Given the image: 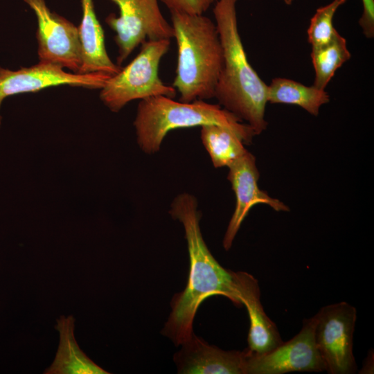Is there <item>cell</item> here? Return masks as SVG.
Returning a JSON list of instances; mask_svg holds the SVG:
<instances>
[{"label":"cell","instance_id":"obj_1","mask_svg":"<svg viewBox=\"0 0 374 374\" xmlns=\"http://www.w3.org/2000/svg\"><path fill=\"white\" fill-rule=\"evenodd\" d=\"M170 213L185 231L190 259V270L184 290L176 294L171 302L172 311L162 330L176 346L187 341L193 335V325L201 303L208 297L221 295L237 305H242L234 271L223 268L208 249L201 233V215L196 198L181 193L173 200Z\"/></svg>","mask_w":374,"mask_h":374},{"label":"cell","instance_id":"obj_2","mask_svg":"<svg viewBox=\"0 0 374 374\" xmlns=\"http://www.w3.org/2000/svg\"><path fill=\"white\" fill-rule=\"evenodd\" d=\"M236 1L217 0L213 10L224 57L214 98L257 135L267 127L265 118L267 84L247 57L238 27Z\"/></svg>","mask_w":374,"mask_h":374},{"label":"cell","instance_id":"obj_3","mask_svg":"<svg viewBox=\"0 0 374 374\" xmlns=\"http://www.w3.org/2000/svg\"><path fill=\"white\" fill-rule=\"evenodd\" d=\"M170 13L178 50L172 87L179 101L214 98L224 62L215 23L204 15Z\"/></svg>","mask_w":374,"mask_h":374},{"label":"cell","instance_id":"obj_4","mask_svg":"<svg viewBox=\"0 0 374 374\" xmlns=\"http://www.w3.org/2000/svg\"><path fill=\"white\" fill-rule=\"evenodd\" d=\"M216 125L234 132L244 144L256 135L253 129L219 104L204 100L185 103L158 96L141 100L134 121L137 143L146 154L157 152L173 130Z\"/></svg>","mask_w":374,"mask_h":374},{"label":"cell","instance_id":"obj_5","mask_svg":"<svg viewBox=\"0 0 374 374\" xmlns=\"http://www.w3.org/2000/svg\"><path fill=\"white\" fill-rule=\"evenodd\" d=\"M170 39L146 40L138 55L124 68L112 75L100 89V98L112 112H118L134 100L164 96L174 98L172 86L165 84L159 76V66L168 52Z\"/></svg>","mask_w":374,"mask_h":374},{"label":"cell","instance_id":"obj_6","mask_svg":"<svg viewBox=\"0 0 374 374\" xmlns=\"http://www.w3.org/2000/svg\"><path fill=\"white\" fill-rule=\"evenodd\" d=\"M314 339L330 374H353L357 371L353 352L356 308L341 301L322 307L314 316Z\"/></svg>","mask_w":374,"mask_h":374},{"label":"cell","instance_id":"obj_7","mask_svg":"<svg viewBox=\"0 0 374 374\" xmlns=\"http://www.w3.org/2000/svg\"><path fill=\"white\" fill-rule=\"evenodd\" d=\"M119 10V15H109L107 24L116 33L117 64H121L146 40L170 39L172 25L163 17L158 0H109Z\"/></svg>","mask_w":374,"mask_h":374},{"label":"cell","instance_id":"obj_8","mask_svg":"<svg viewBox=\"0 0 374 374\" xmlns=\"http://www.w3.org/2000/svg\"><path fill=\"white\" fill-rule=\"evenodd\" d=\"M37 21L36 38L39 61L78 73L82 65L78 28L50 10L45 0H23Z\"/></svg>","mask_w":374,"mask_h":374},{"label":"cell","instance_id":"obj_9","mask_svg":"<svg viewBox=\"0 0 374 374\" xmlns=\"http://www.w3.org/2000/svg\"><path fill=\"white\" fill-rule=\"evenodd\" d=\"M314 325V316L305 319L299 332L268 353L253 354L247 348L246 374L326 371L315 343Z\"/></svg>","mask_w":374,"mask_h":374},{"label":"cell","instance_id":"obj_10","mask_svg":"<svg viewBox=\"0 0 374 374\" xmlns=\"http://www.w3.org/2000/svg\"><path fill=\"white\" fill-rule=\"evenodd\" d=\"M111 76L103 73L68 72L59 65L42 62L14 71L0 66V107L8 96L51 87L69 85L100 89ZM1 121L0 116V125Z\"/></svg>","mask_w":374,"mask_h":374},{"label":"cell","instance_id":"obj_11","mask_svg":"<svg viewBox=\"0 0 374 374\" xmlns=\"http://www.w3.org/2000/svg\"><path fill=\"white\" fill-rule=\"evenodd\" d=\"M228 179L235 195V207L223 239V247L229 250L250 209L255 205H268L276 211H288L289 207L270 197L258 184L260 177L255 157L249 151L229 167Z\"/></svg>","mask_w":374,"mask_h":374},{"label":"cell","instance_id":"obj_12","mask_svg":"<svg viewBox=\"0 0 374 374\" xmlns=\"http://www.w3.org/2000/svg\"><path fill=\"white\" fill-rule=\"evenodd\" d=\"M176 353L174 361L181 374H246L247 348L224 350L193 335Z\"/></svg>","mask_w":374,"mask_h":374},{"label":"cell","instance_id":"obj_13","mask_svg":"<svg viewBox=\"0 0 374 374\" xmlns=\"http://www.w3.org/2000/svg\"><path fill=\"white\" fill-rule=\"evenodd\" d=\"M238 297L247 310L250 326L248 349L253 354H263L274 349L283 341L276 324L265 312L257 279L246 271H234Z\"/></svg>","mask_w":374,"mask_h":374},{"label":"cell","instance_id":"obj_14","mask_svg":"<svg viewBox=\"0 0 374 374\" xmlns=\"http://www.w3.org/2000/svg\"><path fill=\"white\" fill-rule=\"evenodd\" d=\"M82 20L78 28L81 44L82 65L78 73L116 74L121 67L109 57L105 44L103 29L96 17L93 0H80Z\"/></svg>","mask_w":374,"mask_h":374},{"label":"cell","instance_id":"obj_15","mask_svg":"<svg viewBox=\"0 0 374 374\" xmlns=\"http://www.w3.org/2000/svg\"><path fill=\"white\" fill-rule=\"evenodd\" d=\"M75 319L64 316L57 321L60 344L55 358L45 374H109L80 348L74 337Z\"/></svg>","mask_w":374,"mask_h":374},{"label":"cell","instance_id":"obj_16","mask_svg":"<svg viewBox=\"0 0 374 374\" xmlns=\"http://www.w3.org/2000/svg\"><path fill=\"white\" fill-rule=\"evenodd\" d=\"M267 103L297 105L313 116H318L321 107L330 100L326 89L306 86L295 80L276 78L267 84Z\"/></svg>","mask_w":374,"mask_h":374},{"label":"cell","instance_id":"obj_17","mask_svg":"<svg viewBox=\"0 0 374 374\" xmlns=\"http://www.w3.org/2000/svg\"><path fill=\"white\" fill-rule=\"evenodd\" d=\"M200 136L215 168L229 167L248 151L242 139L234 132L224 127L202 126Z\"/></svg>","mask_w":374,"mask_h":374},{"label":"cell","instance_id":"obj_18","mask_svg":"<svg viewBox=\"0 0 374 374\" xmlns=\"http://www.w3.org/2000/svg\"><path fill=\"white\" fill-rule=\"evenodd\" d=\"M311 59L314 71L313 85L326 89L335 72L351 55L346 39L338 32L327 44L312 47Z\"/></svg>","mask_w":374,"mask_h":374},{"label":"cell","instance_id":"obj_19","mask_svg":"<svg viewBox=\"0 0 374 374\" xmlns=\"http://www.w3.org/2000/svg\"><path fill=\"white\" fill-rule=\"evenodd\" d=\"M346 1L332 0L316 10L308 28V39L312 47L327 44L338 32L334 27L333 19L337 9Z\"/></svg>","mask_w":374,"mask_h":374},{"label":"cell","instance_id":"obj_20","mask_svg":"<svg viewBox=\"0 0 374 374\" xmlns=\"http://www.w3.org/2000/svg\"><path fill=\"white\" fill-rule=\"evenodd\" d=\"M215 0H161L170 12L204 15Z\"/></svg>","mask_w":374,"mask_h":374},{"label":"cell","instance_id":"obj_21","mask_svg":"<svg viewBox=\"0 0 374 374\" xmlns=\"http://www.w3.org/2000/svg\"><path fill=\"white\" fill-rule=\"evenodd\" d=\"M363 11L359 24L364 36L367 38L374 37V0H361Z\"/></svg>","mask_w":374,"mask_h":374},{"label":"cell","instance_id":"obj_22","mask_svg":"<svg viewBox=\"0 0 374 374\" xmlns=\"http://www.w3.org/2000/svg\"><path fill=\"white\" fill-rule=\"evenodd\" d=\"M284 1V3L287 5H290L292 4L293 0H282Z\"/></svg>","mask_w":374,"mask_h":374}]
</instances>
